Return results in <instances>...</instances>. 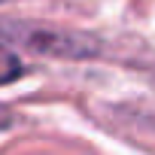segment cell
<instances>
[{
	"instance_id": "6da1fadb",
	"label": "cell",
	"mask_w": 155,
	"mask_h": 155,
	"mask_svg": "<svg viewBox=\"0 0 155 155\" xmlns=\"http://www.w3.org/2000/svg\"><path fill=\"white\" fill-rule=\"evenodd\" d=\"M0 34L9 37L15 46H28L31 52L52 55V58H94L101 52V43L88 34L79 31H64V28H49V25H9L0 28Z\"/></svg>"
},
{
	"instance_id": "7a4b0ae2",
	"label": "cell",
	"mask_w": 155,
	"mask_h": 155,
	"mask_svg": "<svg viewBox=\"0 0 155 155\" xmlns=\"http://www.w3.org/2000/svg\"><path fill=\"white\" fill-rule=\"evenodd\" d=\"M21 73H25V64H21V58H18V55H15L9 46H3V43H0V85L15 82Z\"/></svg>"
},
{
	"instance_id": "3957f363",
	"label": "cell",
	"mask_w": 155,
	"mask_h": 155,
	"mask_svg": "<svg viewBox=\"0 0 155 155\" xmlns=\"http://www.w3.org/2000/svg\"><path fill=\"white\" fill-rule=\"evenodd\" d=\"M12 125H15V116H12V110L0 104V131H6V128H12Z\"/></svg>"
},
{
	"instance_id": "277c9868",
	"label": "cell",
	"mask_w": 155,
	"mask_h": 155,
	"mask_svg": "<svg viewBox=\"0 0 155 155\" xmlns=\"http://www.w3.org/2000/svg\"><path fill=\"white\" fill-rule=\"evenodd\" d=\"M0 3H6V0H0Z\"/></svg>"
}]
</instances>
